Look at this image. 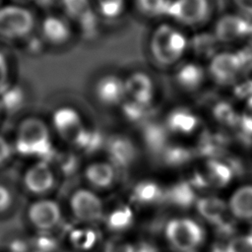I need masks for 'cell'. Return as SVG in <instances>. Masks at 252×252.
I'll return each instance as SVG.
<instances>
[{
	"label": "cell",
	"instance_id": "obj_24",
	"mask_svg": "<svg viewBox=\"0 0 252 252\" xmlns=\"http://www.w3.org/2000/svg\"><path fill=\"white\" fill-rule=\"evenodd\" d=\"M152 108L125 98L117 109L125 122L134 126H142L149 120Z\"/></svg>",
	"mask_w": 252,
	"mask_h": 252
},
{
	"label": "cell",
	"instance_id": "obj_26",
	"mask_svg": "<svg viewBox=\"0 0 252 252\" xmlns=\"http://www.w3.org/2000/svg\"><path fill=\"white\" fill-rule=\"evenodd\" d=\"M25 102V93L18 85L9 84L0 92V110L14 113L21 109Z\"/></svg>",
	"mask_w": 252,
	"mask_h": 252
},
{
	"label": "cell",
	"instance_id": "obj_42",
	"mask_svg": "<svg viewBox=\"0 0 252 252\" xmlns=\"http://www.w3.org/2000/svg\"><path fill=\"white\" fill-rule=\"evenodd\" d=\"M33 252H42V251H33Z\"/></svg>",
	"mask_w": 252,
	"mask_h": 252
},
{
	"label": "cell",
	"instance_id": "obj_29",
	"mask_svg": "<svg viewBox=\"0 0 252 252\" xmlns=\"http://www.w3.org/2000/svg\"><path fill=\"white\" fill-rule=\"evenodd\" d=\"M133 196L134 199L139 203L150 204L160 198L161 190L156 182L146 180L136 185Z\"/></svg>",
	"mask_w": 252,
	"mask_h": 252
},
{
	"label": "cell",
	"instance_id": "obj_15",
	"mask_svg": "<svg viewBox=\"0 0 252 252\" xmlns=\"http://www.w3.org/2000/svg\"><path fill=\"white\" fill-rule=\"evenodd\" d=\"M172 78L179 90L194 92L202 86L205 79V70L196 61L182 60L173 68Z\"/></svg>",
	"mask_w": 252,
	"mask_h": 252
},
{
	"label": "cell",
	"instance_id": "obj_7",
	"mask_svg": "<svg viewBox=\"0 0 252 252\" xmlns=\"http://www.w3.org/2000/svg\"><path fill=\"white\" fill-rule=\"evenodd\" d=\"M209 0H171L168 20L180 28H197L209 18Z\"/></svg>",
	"mask_w": 252,
	"mask_h": 252
},
{
	"label": "cell",
	"instance_id": "obj_2",
	"mask_svg": "<svg viewBox=\"0 0 252 252\" xmlns=\"http://www.w3.org/2000/svg\"><path fill=\"white\" fill-rule=\"evenodd\" d=\"M14 152L22 157L49 160L54 148L49 123L38 116H27L17 126Z\"/></svg>",
	"mask_w": 252,
	"mask_h": 252
},
{
	"label": "cell",
	"instance_id": "obj_20",
	"mask_svg": "<svg viewBox=\"0 0 252 252\" xmlns=\"http://www.w3.org/2000/svg\"><path fill=\"white\" fill-rule=\"evenodd\" d=\"M85 177L95 188H108L113 184L115 179V166L108 160L94 161L86 167Z\"/></svg>",
	"mask_w": 252,
	"mask_h": 252
},
{
	"label": "cell",
	"instance_id": "obj_33",
	"mask_svg": "<svg viewBox=\"0 0 252 252\" xmlns=\"http://www.w3.org/2000/svg\"><path fill=\"white\" fill-rule=\"evenodd\" d=\"M170 199L181 207H188L194 200V192L187 184H178L170 191Z\"/></svg>",
	"mask_w": 252,
	"mask_h": 252
},
{
	"label": "cell",
	"instance_id": "obj_30",
	"mask_svg": "<svg viewBox=\"0 0 252 252\" xmlns=\"http://www.w3.org/2000/svg\"><path fill=\"white\" fill-rule=\"evenodd\" d=\"M133 215L130 208L121 206L113 210L106 219L107 226L112 230H124L128 228L132 222Z\"/></svg>",
	"mask_w": 252,
	"mask_h": 252
},
{
	"label": "cell",
	"instance_id": "obj_16",
	"mask_svg": "<svg viewBox=\"0 0 252 252\" xmlns=\"http://www.w3.org/2000/svg\"><path fill=\"white\" fill-rule=\"evenodd\" d=\"M28 216L34 227L40 230H48L55 227L60 221L61 211L54 201L39 200L31 205Z\"/></svg>",
	"mask_w": 252,
	"mask_h": 252
},
{
	"label": "cell",
	"instance_id": "obj_3",
	"mask_svg": "<svg viewBox=\"0 0 252 252\" xmlns=\"http://www.w3.org/2000/svg\"><path fill=\"white\" fill-rule=\"evenodd\" d=\"M37 29L33 12L19 4L0 7V36L13 41L29 39Z\"/></svg>",
	"mask_w": 252,
	"mask_h": 252
},
{
	"label": "cell",
	"instance_id": "obj_32",
	"mask_svg": "<svg viewBox=\"0 0 252 252\" xmlns=\"http://www.w3.org/2000/svg\"><path fill=\"white\" fill-rule=\"evenodd\" d=\"M70 237L73 245L82 250L90 249L96 240V235L94 231L87 228L75 229L74 231H72Z\"/></svg>",
	"mask_w": 252,
	"mask_h": 252
},
{
	"label": "cell",
	"instance_id": "obj_27",
	"mask_svg": "<svg viewBox=\"0 0 252 252\" xmlns=\"http://www.w3.org/2000/svg\"><path fill=\"white\" fill-rule=\"evenodd\" d=\"M93 3L100 20H117L126 9V0H93Z\"/></svg>",
	"mask_w": 252,
	"mask_h": 252
},
{
	"label": "cell",
	"instance_id": "obj_13",
	"mask_svg": "<svg viewBox=\"0 0 252 252\" xmlns=\"http://www.w3.org/2000/svg\"><path fill=\"white\" fill-rule=\"evenodd\" d=\"M55 183V176L50 161L37 159L32 164L24 175V184L28 191L41 195L48 192Z\"/></svg>",
	"mask_w": 252,
	"mask_h": 252
},
{
	"label": "cell",
	"instance_id": "obj_12",
	"mask_svg": "<svg viewBox=\"0 0 252 252\" xmlns=\"http://www.w3.org/2000/svg\"><path fill=\"white\" fill-rule=\"evenodd\" d=\"M70 207L74 216L82 221H96L103 216L101 200L90 190H77L71 197Z\"/></svg>",
	"mask_w": 252,
	"mask_h": 252
},
{
	"label": "cell",
	"instance_id": "obj_39",
	"mask_svg": "<svg viewBox=\"0 0 252 252\" xmlns=\"http://www.w3.org/2000/svg\"><path fill=\"white\" fill-rule=\"evenodd\" d=\"M242 16L252 18V0H232Z\"/></svg>",
	"mask_w": 252,
	"mask_h": 252
},
{
	"label": "cell",
	"instance_id": "obj_18",
	"mask_svg": "<svg viewBox=\"0 0 252 252\" xmlns=\"http://www.w3.org/2000/svg\"><path fill=\"white\" fill-rule=\"evenodd\" d=\"M248 31V25L241 16L225 15L216 25L215 37L220 41L231 42L243 37Z\"/></svg>",
	"mask_w": 252,
	"mask_h": 252
},
{
	"label": "cell",
	"instance_id": "obj_40",
	"mask_svg": "<svg viewBox=\"0 0 252 252\" xmlns=\"http://www.w3.org/2000/svg\"><path fill=\"white\" fill-rule=\"evenodd\" d=\"M244 119L246 120L247 123H249V125H252V101L247 105V108L244 113Z\"/></svg>",
	"mask_w": 252,
	"mask_h": 252
},
{
	"label": "cell",
	"instance_id": "obj_38",
	"mask_svg": "<svg viewBox=\"0 0 252 252\" xmlns=\"http://www.w3.org/2000/svg\"><path fill=\"white\" fill-rule=\"evenodd\" d=\"M12 204V195L9 189L0 184V214L6 212Z\"/></svg>",
	"mask_w": 252,
	"mask_h": 252
},
{
	"label": "cell",
	"instance_id": "obj_28",
	"mask_svg": "<svg viewBox=\"0 0 252 252\" xmlns=\"http://www.w3.org/2000/svg\"><path fill=\"white\" fill-rule=\"evenodd\" d=\"M231 177V170L224 163L216 160H211L207 163L205 176L207 183L216 187H222L230 181Z\"/></svg>",
	"mask_w": 252,
	"mask_h": 252
},
{
	"label": "cell",
	"instance_id": "obj_21",
	"mask_svg": "<svg viewBox=\"0 0 252 252\" xmlns=\"http://www.w3.org/2000/svg\"><path fill=\"white\" fill-rule=\"evenodd\" d=\"M231 214L240 220L252 219V185L238 188L228 203Z\"/></svg>",
	"mask_w": 252,
	"mask_h": 252
},
{
	"label": "cell",
	"instance_id": "obj_37",
	"mask_svg": "<svg viewBox=\"0 0 252 252\" xmlns=\"http://www.w3.org/2000/svg\"><path fill=\"white\" fill-rule=\"evenodd\" d=\"M9 67L6 57L0 52V92L9 85Z\"/></svg>",
	"mask_w": 252,
	"mask_h": 252
},
{
	"label": "cell",
	"instance_id": "obj_19",
	"mask_svg": "<svg viewBox=\"0 0 252 252\" xmlns=\"http://www.w3.org/2000/svg\"><path fill=\"white\" fill-rule=\"evenodd\" d=\"M141 135L146 147L153 152L161 153L170 142V135L162 121L148 120L142 125Z\"/></svg>",
	"mask_w": 252,
	"mask_h": 252
},
{
	"label": "cell",
	"instance_id": "obj_8",
	"mask_svg": "<svg viewBox=\"0 0 252 252\" xmlns=\"http://www.w3.org/2000/svg\"><path fill=\"white\" fill-rule=\"evenodd\" d=\"M38 36L44 44L61 47L73 37L74 29L61 13L45 15L37 26Z\"/></svg>",
	"mask_w": 252,
	"mask_h": 252
},
{
	"label": "cell",
	"instance_id": "obj_25",
	"mask_svg": "<svg viewBox=\"0 0 252 252\" xmlns=\"http://www.w3.org/2000/svg\"><path fill=\"white\" fill-rule=\"evenodd\" d=\"M105 137L95 128L88 126L72 149L84 154H93L103 148Z\"/></svg>",
	"mask_w": 252,
	"mask_h": 252
},
{
	"label": "cell",
	"instance_id": "obj_9",
	"mask_svg": "<svg viewBox=\"0 0 252 252\" xmlns=\"http://www.w3.org/2000/svg\"><path fill=\"white\" fill-rule=\"evenodd\" d=\"M93 94L99 105L118 108L125 99L124 77L115 73L100 75L94 83Z\"/></svg>",
	"mask_w": 252,
	"mask_h": 252
},
{
	"label": "cell",
	"instance_id": "obj_14",
	"mask_svg": "<svg viewBox=\"0 0 252 252\" xmlns=\"http://www.w3.org/2000/svg\"><path fill=\"white\" fill-rule=\"evenodd\" d=\"M108 161L114 166H127L137 155L135 143L125 134H112L105 138L104 146Z\"/></svg>",
	"mask_w": 252,
	"mask_h": 252
},
{
	"label": "cell",
	"instance_id": "obj_11",
	"mask_svg": "<svg viewBox=\"0 0 252 252\" xmlns=\"http://www.w3.org/2000/svg\"><path fill=\"white\" fill-rule=\"evenodd\" d=\"M162 123L170 137H187L195 133L199 126V118L189 107L178 105L167 110Z\"/></svg>",
	"mask_w": 252,
	"mask_h": 252
},
{
	"label": "cell",
	"instance_id": "obj_6",
	"mask_svg": "<svg viewBox=\"0 0 252 252\" xmlns=\"http://www.w3.org/2000/svg\"><path fill=\"white\" fill-rule=\"evenodd\" d=\"M165 237L176 251L194 252L204 240V231L195 220L188 218H176L167 222Z\"/></svg>",
	"mask_w": 252,
	"mask_h": 252
},
{
	"label": "cell",
	"instance_id": "obj_41",
	"mask_svg": "<svg viewBox=\"0 0 252 252\" xmlns=\"http://www.w3.org/2000/svg\"><path fill=\"white\" fill-rule=\"evenodd\" d=\"M16 3H25V2H30V1H35V0H15Z\"/></svg>",
	"mask_w": 252,
	"mask_h": 252
},
{
	"label": "cell",
	"instance_id": "obj_1",
	"mask_svg": "<svg viewBox=\"0 0 252 252\" xmlns=\"http://www.w3.org/2000/svg\"><path fill=\"white\" fill-rule=\"evenodd\" d=\"M189 49V37L170 21L158 23L148 39V53L155 65L162 69L174 68Z\"/></svg>",
	"mask_w": 252,
	"mask_h": 252
},
{
	"label": "cell",
	"instance_id": "obj_22",
	"mask_svg": "<svg viewBox=\"0 0 252 252\" xmlns=\"http://www.w3.org/2000/svg\"><path fill=\"white\" fill-rule=\"evenodd\" d=\"M197 210L205 220L215 224H221L226 216L225 203L217 197L200 199L197 202Z\"/></svg>",
	"mask_w": 252,
	"mask_h": 252
},
{
	"label": "cell",
	"instance_id": "obj_23",
	"mask_svg": "<svg viewBox=\"0 0 252 252\" xmlns=\"http://www.w3.org/2000/svg\"><path fill=\"white\" fill-rule=\"evenodd\" d=\"M171 0H134L136 11L146 19H168Z\"/></svg>",
	"mask_w": 252,
	"mask_h": 252
},
{
	"label": "cell",
	"instance_id": "obj_17",
	"mask_svg": "<svg viewBox=\"0 0 252 252\" xmlns=\"http://www.w3.org/2000/svg\"><path fill=\"white\" fill-rule=\"evenodd\" d=\"M240 60L232 53H218L214 55L209 64V73L213 79L220 83L232 80L240 69Z\"/></svg>",
	"mask_w": 252,
	"mask_h": 252
},
{
	"label": "cell",
	"instance_id": "obj_34",
	"mask_svg": "<svg viewBox=\"0 0 252 252\" xmlns=\"http://www.w3.org/2000/svg\"><path fill=\"white\" fill-rule=\"evenodd\" d=\"M225 252H252V235H241L231 239Z\"/></svg>",
	"mask_w": 252,
	"mask_h": 252
},
{
	"label": "cell",
	"instance_id": "obj_10",
	"mask_svg": "<svg viewBox=\"0 0 252 252\" xmlns=\"http://www.w3.org/2000/svg\"><path fill=\"white\" fill-rule=\"evenodd\" d=\"M125 98L153 107L157 94L154 79L145 71L136 70L124 77Z\"/></svg>",
	"mask_w": 252,
	"mask_h": 252
},
{
	"label": "cell",
	"instance_id": "obj_31",
	"mask_svg": "<svg viewBox=\"0 0 252 252\" xmlns=\"http://www.w3.org/2000/svg\"><path fill=\"white\" fill-rule=\"evenodd\" d=\"M164 161L169 165H178L185 162L190 158V152L183 145L169 142L160 153Z\"/></svg>",
	"mask_w": 252,
	"mask_h": 252
},
{
	"label": "cell",
	"instance_id": "obj_35",
	"mask_svg": "<svg viewBox=\"0 0 252 252\" xmlns=\"http://www.w3.org/2000/svg\"><path fill=\"white\" fill-rule=\"evenodd\" d=\"M104 252H136V248L121 237H113L105 243Z\"/></svg>",
	"mask_w": 252,
	"mask_h": 252
},
{
	"label": "cell",
	"instance_id": "obj_5",
	"mask_svg": "<svg viewBox=\"0 0 252 252\" xmlns=\"http://www.w3.org/2000/svg\"><path fill=\"white\" fill-rule=\"evenodd\" d=\"M49 126L52 133L71 148L77 143L88 125L85 123L81 112L71 105H59L50 115Z\"/></svg>",
	"mask_w": 252,
	"mask_h": 252
},
{
	"label": "cell",
	"instance_id": "obj_36",
	"mask_svg": "<svg viewBox=\"0 0 252 252\" xmlns=\"http://www.w3.org/2000/svg\"><path fill=\"white\" fill-rule=\"evenodd\" d=\"M13 152V144H11L5 137L0 135V165H3L10 159Z\"/></svg>",
	"mask_w": 252,
	"mask_h": 252
},
{
	"label": "cell",
	"instance_id": "obj_4",
	"mask_svg": "<svg viewBox=\"0 0 252 252\" xmlns=\"http://www.w3.org/2000/svg\"><path fill=\"white\" fill-rule=\"evenodd\" d=\"M59 7L74 31L85 37H93L97 33L100 19L93 0H59Z\"/></svg>",
	"mask_w": 252,
	"mask_h": 252
}]
</instances>
